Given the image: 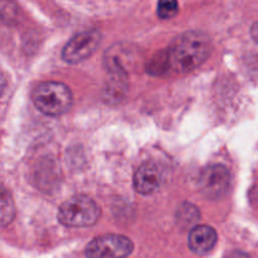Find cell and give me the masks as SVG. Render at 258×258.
<instances>
[{
    "label": "cell",
    "instance_id": "277c9868",
    "mask_svg": "<svg viewBox=\"0 0 258 258\" xmlns=\"http://www.w3.org/2000/svg\"><path fill=\"white\" fill-rule=\"evenodd\" d=\"M134 244L127 237L120 234H103L96 237L86 247L87 258H125L133 252Z\"/></svg>",
    "mask_w": 258,
    "mask_h": 258
},
{
    "label": "cell",
    "instance_id": "7c38bea8",
    "mask_svg": "<svg viewBox=\"0 0 258 258\" xmlns=\"http://www.w3.org/2000/svg\"><path fill=\"white\" fill-rule=\"evenodd\" d=\"M251 35L254 40L258 43V22L254 23L251 28Z\"/></svg>",
    "mask_w": 258,
    "mask_h": 258
},
{
    "label": "cell",
    "instance_id": "5b68a950",
    "mask_svg": "<svg viewBox=\"0 0 258 258\" xmlns=\"http://www.w3.org/2000/svg\"><path fill=\"white\" fill-rule=\"evenodd\" d=\"M199 188L204 197L217 201L226 196L231 188V174L223 165H211L199 175Z\"/></svg>",
    "mask_w": 258,
    "mask_h": 258
},
{
    "label": "cell",
    "instance_id": "9c48e42d",
    "mask_svg": "<svg viewBox=\"0 0 258 258\" xmlns=\"http://www.w3.org/2000/svg\"><path fill=\"white\" fill-rule=\"evenodd\" d=\"M169 70H170V67H169L166 50L159 52L148 64V72L151 73V75H163V73H165Z\"/></svg>",
    "mask_w": 258,
    "mask_h": 258
},
{
    "label": "cell",
    "instance_id": "52a82bcc",
    "mask_svg": "<svg viewBox=\"0 0 258 258\" xmlns=\"http://www.w3.org/2000/svg\"><path fill=\"white\" fill-rule=\"evenodd\" d=\"M161 179H163V175H161L160 168L153 161H146L135 173L134 186L138 193L149 196V194L155 193L160 188Z\"/></svg>",
    "mask_w": 258,
    "mask_h": 258
},
{
    "label": "cell",
    "instance_id": "3957f363",
    "mask_svg": "<svg viewBox=\"0 0 258 258\" xmlns=\"http://www.w3.org/2000/svg\"><path fill=\"white\" fill-rule=\"evenodd\" d=\"M101 211L97 204L86 196H75L67 199L58 209V221L66 227L83 228L98 221Z\"/></svg>",
    "mask_w": 258,
    "mask_h": 258
},
{
    "label": "cell",
    "instance_id": "8fae6325",
    "mask_svg": "<svg viewBox=\"0 0 258 258\" xmlns=\"http://www.w3.org/2000/svg\"><path fill=\"white\" fill-rule=\"evenodd\" d=\"M179 12V5L173 0H165L158 4V15L160 19H171Z\"/></svg>",
    "mask_w": 258,
    "mask_h": 258
},
{
    "label": "cell",
    "instance_id": "7a4b0ae2",
    "mask_svg": "<svg viewBox=\"0 0 258 258\" xmlns=\"http://www.w3.org/2000/svg\"><path fill=\"white\" fill-rule=\"evenodd\" d=\"M33 103L42 113L60 116L72 107V92L60 82H43L35 87L32 95Z\"/></svg>",
    "mask_w": 258,
    "mask_h": 258
},
{
    "label": "cell",
    "instance_id": "30bf717a",
    "mask_svg": "<svg viewBox=\"0 0 258 258\" xmlns=\"http://www.w3.org/2000/svg\"><path fill=\"white\" fill-rule=\"evenodd\" d=\"M15 214V208L14 203H13V199L10 197V194L8 193V190L2 191V224L3 227L7 226L8 223L13 221Z\"/></svg>",
    "mask_w": 258,
    "mask_h": 258
},
{
    "label": "cell",
    "instance_id": "8992f818",
    "mask_svg": "<svg viewBox=\"0 0 258 258\" xmlns=\"http://www.w3.org/2000/svg\"><path fill=\"white\" fill-rule=\"evenodd\" d=\"M101 42V33L98 30H87L78 33L70 39L62 50V58L67 63H80L90 57Z\"/></svg>",
    "mask_w": 258,
    "mask_h": 258
},
{
    "label": "cell",
    "instance_id": "6da1fadb",
    "mask_svg": "<svg viewBox=\"0 0 258 258\" xmlns=\"http://www.w3.org/2000/svg\"><path fill=\"white\" fill-rule=\"evenodd\" d=\"M212 52V42L202 32H188L180 35L166 49L169 67L174 72L184 73L198 68Z\"/></svg>",
    "mask_w": 258,
    "mask_h": 258
},
{
    "label": "cell",
    "instance_id": "4fadbf2b",
    "mask_svg": "<svg viewBox=\"0 0 258 258\" xmlns=\"http://www.w3.org/2000/svg\"><path fill=\"white\" fill-rule=\"evenodd\" d=\"M227 258H248V256L244 253H241V252H236V253H232L229 254Z\"/></svg>",
    "mask_w": 258,
    "mask_h": 258
},
{
    "label": "cell",
    "instance_id": "ba28073f",
    "mask_svg": "<svg viewBox=\"0 0 258 258\" xmlns=\"http://www.w3.org/2000/svg\"><path fill=\"white\" fill-rule=\"evenodd\" d=\"M217 243V233L209 226H197L189 233V247L197 254H206Z\"/></svg>",
    "mask_w": 258,
    "mask_h": 258
}]
</instances>
